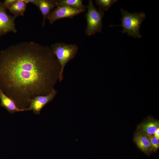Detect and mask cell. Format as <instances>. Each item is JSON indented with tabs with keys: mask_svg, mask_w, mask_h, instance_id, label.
<instances>
[{
	"mask_svg": "<svg viewBox=\"0 0 159 159\" xmlns=\"http://www.w3.org/2000/svg\"><path fill=\"white\" fill-rule=\"evenodd\" d=\"M61 71L51 47L35 42L14 45L0 53V87L25 111L35 97L55 90Z\"/></svg>",
	"mask_w": 159,
	"mask_h": 159,
	"instance_id": "6da1fadb",
	"label": "cell"
},
{
	"mask_svg": "<svg viewBox=\"0 0 159 159\" xmlns=\"http://www.w3.org/2000/svg\"><path fill=\"white\" fill-rule=\"evenodd\" d=\"M122 15V24L120 25H110V26H122L123 29V34L126 33L130 36L134 38H140V26L146 17L145 14L140 13H131L126 10L120 9Z\"/></svg>",
	"mask_w": 159,
	"mask_h": 159,
	"instance_id": "7a4b0ae2",
	"label": "cell"
},
{
	"mask_svg": "<svg viewBox=\"0 0 159 159\" xmlns=\"http://www.w3.org/2000/svg\"><path fill=\"white\" fill-rule=\"evenodd\" d=\"M52 51L61 67V77L63 79L64 69L66 64L77 54L78 48L75 44L57 42L51 47Z\"/></svg>",
	"mask_w": 159,
	"mask_h": 159,
	"instance_id": "3957f363",
	"label": "cell"
},
{
	"mask_svg": "<svg viewBox=\"0 0 159 159\" xmlns=\"http://www.w3.org/2000/svg\"><path fill=\"white\" fill-rule=\"evenodd\" d=\"M87 8V11L85 16L87 26L85 33L87 35L91 36L101 32L104 12L99 9L98 10L91 0H89Z\"/></svg>",
	"mask_w": 159,
	"mask_h": 159,
	"instance_id": "277c9868",
	"label": "cell"
},
{
	"mask_svg": "<svg viewBox=\"0 0 159 159\" xmlns=\"http://www.w3.org/2000/svg\"><path fill=\"white\" fill-rule=\"evenodd\" d=\"M85 11L65 6H58L49 14L47 17L50 24L58 19L63 18H72L73 17Z\"/></svg>",
	"mask_w": 159,
	"mask_h": 159,
	"instance_id": "5b68a950",
	"label": "cell"
},
{
	"mask_svg": "<svg viewBox=\"0 0 159 159\" xmlns=\"http://www.w3.org/2000/svg\"><path fill=\"white\" fill-rule=\"evenodd\" d=\"M16 17L15 16L8 15L3 3L0 2V35L9 32H16L14 22Z\"/></svg>",
	"mask_w": 159,
	"mask_h": 159,
	"instance_id": "8992f818",
	"label": "cell"
},
{
	"mask_svg": "<svg viewBox=\"0 0 159 159\" xmlns=\"http://www.w3.org/2000/svg\"><path fill=\"white\" fill-rule=\"evenodd\" d=\"M58 91L55 90L48 95H39L35 97L31 101L26 111L32 110L36 115H39L42 108L47 104L53 101Z\"/></svg>",
	"mask_w": 159,
	"mask_h": 159,
	"instance_id": "52a82bcc",
	"label": "cell"
},
{
	"mask_svg": "<svg viewBox=\"0 0 159 159\" xmlns=\"http://www.w3.org/2000/svg\"><path fill=\"white\" fill-rule=\"evenodd\" d=\"M133 140L141 151L148 155L151 153V145L147 135L137 132L134 135Z\"/></svg>",
	"mask_w": 159,
	"mask_h": 159,
	"instance_id": "ba28073f",
	"label": "cell"
},
{
	"mask_svg": "<svg viewBox=\"0 0 159 159\" xmlns=\"http://www.w3.org/2000/svg\"><path fill=\"white\" fill-rule=\"evenodd\" d=\"M159 128L158 121L150 119L139 125L137 128V132L148 135H153Z\"/></svg>",
	"mask_w": 159,
	"mask_h": 159,
	"instance_id": "9c48e42d",
	"label": "cell"
},
{
	"mask_svg": "<svg viewBox=\"0 0 159 159\" xmlns=\"http://www.w3.org/2000/svg\"><path fill=\"white\" fill-rule=\"evenodd\" d=\"M57 6V0H37V6L39 8L43 16L42 26H44L45 20L52 10Z\"/></svg>",
	"mask_w": 159,
	"mask_h": 159,
	"instance_id": "30bf717a",
	"label": "cell"
},
{
	"mask_svg": "<svg viewBox=\"0 0 159 159\" xmlns=\"http://www.w3.org/2000/svg\"><path fill=\"white\" fill-rule=\"evenodd\" d=\"M0 105L5 108L10 113L25 111L18 108L14 101L6 95L0 87Z\"/></svg>",
	"mask_w": 159,
	"mask_h": 159,
	"instance_id": "8fae6325",
	"label": "cell"
},
{
	"mask_svg": "<svg viewBox=\"0 0 159 159\" xmlns=\"http://www.w3.org/2000/svg\"><path fill=\"white\" fill-rule=\"evenodd\" d=\"M28 4L25 0H16L8 8L10 11L16 17L23 16Z\"/></svg>",
	"mask_w": 159,
	"mask_h": 159,
	"instance_id": "7c38bea8",
	"label": "cell"
},
{
	"mask_svg": "<svg viewBox=\"0 0 159 159\" xmlns=\"http://www.w3.org/2000/svg\"><path fill=\"white\" fill-rule=\"evenodd\" d=\"M65 5L71 7L85 11L87 6L84 5L82 0H57V6Z\"/></svg>",
	"mask_w": 159,
	"mask_h": 159,
	"instance_id": "4fadbf2b",
	"label": "cell"
},
{
	"mask_svg": "<svg viewBox=\"0 0 159 159\" xmlns=\"http://www.w3.org/2000/svg\"><path fill=\"white\" fill-rule=\"evenodd\" d=\"M117 1V0H97L95 1L96 4L99 8V10L104 11H107Z\"/></svg>",
	"mask_w": 159,
	"mask_h": 159,
	"instance_id": "5bb4252c",
	"label": "cell"
},
{
	"mask_svg": "<svg viewBox=\"0 0 159 159\" xmlns=\"http://www.w3.org/2000/svg\"><path fill=\"white\" fill-rule=\"evenodd\" d=\"M147 135L151 145V153L155 152L159 147V139L155 138L153 135Z\"/></svg>",
	"mask_w": 159,
	"mask_h": 159,
	"instance_id": "9a60e30c",
	"label": "cell"
},
{
	"mask_svg": "<svg viewBox=\"0 0 159 159\" xmlns=\"http://www.w3.org/2000/svg\"><path fill=\"white\" fill-rule=\"evenodd\" d=\"M16 0H6L4 1L3 4L4 7L6 9L15 3Z\"/></svg>",
	"mask_w": 159,
	"mask_h": 159,
	"instance_id": "2e32d148",
	"label": "cell"
},
{
	"mask_svg": "<svg viewBox=\"0 0 159 159\" xmlns=\"http://www.w3.org/2000/svg\"><path fill=\"white\" fill-rule=\"evenodd\" d=\"M28 3H31L34 4L35 6H37V0H25Z\"/></svg>",
	"mask_w": 159,
	"mask_h": 159,
	"instance_id": "e0dca14e",
	"label": "cell"
},
{
	"mask_svg": "<svg viewBox=\"0 0 159 159\" xmlns=\"http://www.w3.org/2000/svg\"><path fill=\"white\" fill-rule=\"evenodd\" d=\"M154 136L158 139H159V128L155 132Z\"/></svg>",
	"mask_w": 159,
	"mask_h": 159,
	"instance_id": "ac0fdd59",
	"label": "cell"
}]
</instances>
